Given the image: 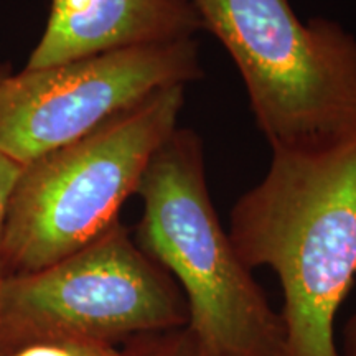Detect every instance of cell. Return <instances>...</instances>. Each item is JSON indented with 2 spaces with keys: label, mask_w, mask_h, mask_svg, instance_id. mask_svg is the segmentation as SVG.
Returning a JSON list of instances; mask_svg holds the SVG:
<instances>
[{
  "label": "cell",
  "mask_w": 356,
  "mask_h": 356,
  "mask_svg": "<svg viewBox=\"0 0 356 356\" xmlns=\"http://www.w3.org/2000/svg\"><path fill=\"white\" fill-rule=\"evenodd\" d=\"M200 32L202 20L190 0H50L47 26L25 70L181 42Z\"/></svg>",
  "instance_id": "obj_7"
},
{
  "label": "cell",
  "mask_w": 356,
  "mask_h": 356,
  "mask_svg": "<svg viewBox=\"0 0 356 356\" xmlns=\"http://www.w3.org/2000/svg\"><path fill=\"white\" fill-rule=\"evenodd\" d=\"M248 269L284 293V356H341L335 317L356 279V131L310 152H273L266 177L229 215Z\"/></svg>",
  "instance_id": "obj_1"
},
{
  "label": "cell",
  "mask_w": 356,
  "mask_h": 356,
  "mask_svg": "<svg viewBox=\"0 0 356 356\" xmlns=\"http://www.w3.org/2000/svg\"><path fill=\"white\" fill-rule=\"evenodd\" d=\"M20 163L13 162L12 159L6 157L0 154V292H2L3 280H6V273H3L2 266V233H3V222H6L7 215V204L8 198H10L13 186H15L17 180H19L22 173Z\"/></svg>",
  "instance_id": "obj_10"
},
{
  "label": "cell",
  "mask_w": 356,
  "mask_h": 356,
  "mask_svg": "<svg viewBox=\"0 0 356 356\" xmlns=\"http://www.w3.org/2000/svg\"><path fill=\"white\" fill-rule=\"evenodd\" d=\"M184 292L118 220L73 254L6 277L0 292V356L48 338L115 346L186 327Z\"/></svg>",
  "instance_id": "obj_5"
},
{
  "label": "cell",
  "mask_w": 356,
  "mask_h": 356,
  "mask_svg": "<svg viewBox=\"0 0 356 356\" xmlns=\"http://www.w3.org/2000/svg\"><path fill=\"white\" fill-rule=\"evenodd\" d=\"M136 195L144 211L134 239L180 286L191 337L221 356H284L282 318L222 228L193 129L177 127L155 150Z\"/></svg>",
  "instance_id": "obj_2"
},
{
  "label": "cell",
  "mask_w": 356,
  "mask_h": 356,
  "mask_svg": "<svg viewBox=\"0 0 356 356\" xmlns=\"http://www.w3.org/2000/svg\"><path fill=\"white\" fill-rule=\"evenodd\" d=\"M204 74L195 38L134 47L0 79V154L29 165L114 114Z\"/></svg>",
  "instance_id": "obj_6"
},
{
  "label": "cell",
  "mask_w": 356,
  "mask_h": 356,
  "mask_svg": "<svg viewBox=\"0 0 356 356\" xmlns=\"http://www.w3.org/2000/svg\"><path fill=\"white\" fill-rule=\"evenodd\" d=\"M341 356H356V314L351 315L345 323L343 335H341Z\"/></svg>",
  "instance_id": "obj_11"
},
{
  "label": "cell",
  "mask_w": 356,
  "mask_h": 356,
  "mask_svg": "<svg viewBox=\"0 0 356 356\" xmlns=\"http://www.w3.org/2000/svg\"><path fill=\"white\" fill-rule=\"evenodd\" d=\"M7 73H10V70H8V65H2V66H0V79L6 76Z\"/></svg>",
  "instance_id": "obj_12"
},
{
  "label": "cell",
  "mask_w": 356,
  "mask_h": 356,
  "mask_svg": "<svg viewBox=\"0 0 356 356\" xmlns=\"http://www.w3.org/2000/svg\"><path fill=\"white\" fill-rule=\"evenodd\" d=\"M119 351L121 356H221L204 350L185 327L136 337Z\"/></svg>",
  "instance_id": "obj_8"
},
{
  "label": "cell",
  "mask_w": 356,
  "mask_h": 356,
  "mask_svg": "<svg viewBox=\"0 0 356 356\" xmlns=\"http://www.w3.org/2000/svg\"><path fill=\"white\" fill-rule=\"evenodd\" d=\"M185 92L181 84L159 89L22 168L3 222L7 277L55 264L119 220L149 160L178 127Z\"/></svg>",
  "instance_id": "obj_3"
},
{
  "label": "cell",
  "mask_w": 356,
  "mask_h": 356,
  "mask_svg": "<svg viewBox=\"0 0 356 356\" xmlns=\"http://www.w3.org/2000/svg\"><path fill=\"white\" fill-rule=\"evenodd\" d=\"M243 78L273 152H310L356 131V38L304 24L289 0H190Z\"/></svg>",
  "instance_id": "obj_4"
},
{
  "label": "cell",
  "mask_w": 356,
  "mask_h": 356,
  "mask_svg": "<svg viewBox=\"0 0 356 356\" xmlns=\"http://www.w3.org/2000/svg\"><path fill=\"white\" fill-rule=\"evenodd\" d=\"M8 356H121L115 346L79 338H48L25 345Z\"/></svg>",
  "instance_id": "obj_9"
}]
</instances>
